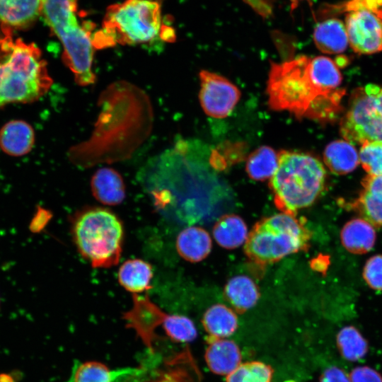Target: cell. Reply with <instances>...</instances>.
Instances as JSON below:
<instances>
[{"mask_svg": "<svg viewBox=\"0 0 382 382\" xmlns=\"http://www.w3.org/2000/svg\"><path fill=\"white\" fill-rule=\"evenodd\" d=\"M99 105L101 110L91 137L69 151L70 161L78 167L127 159L150 133L151 104L137 86L115 82L102 93Z\"/></svg>", "mask_w": 382, "mask_h": 382, "instance_id": "1", "label": "cell"}, {"mask_svg": "<svg viewBox=\"0 0 382 382\" xmlns=\"http://www.w3.org/2000/svg\"><path fill=\"white\" fill-rule=\"evenodd\" d=\"M342 76L332 59L300 55L271 63L267 94L272 110L288 111L298 118L332 119L344 94Z\"/></svg>", "mask_w": 382, "mask_h": 382, "instance_id": "2", "label": "cell"}, {"mask_svg": "<svg viewBox=\"0 0 382 382\" xmlns=\"http://www.w3.org/2000/svg\"><path fill=\"white\" fill-rule=\"evenodd\" d=\"M0 38V107L28 103L44 96L52 84L46 62L34 43L13 40L4 27Z\"/></svg>", "mask_w": 382, "mask_h": 382, "instance_id": "3", "label": "cell"}, {"mask_svg": "<svg viewBox=\"0 0 382 382\" xmlns=\"http://www.w3.org/2000/svg\"><path fill=\"white\" fill-rule=\"evenodd\" d=\"M326 172L316 157L303 152L280 151L278 166L270 187L276 207L282 212L296 214L311 205L322 192Z\"/></svg>", "mask_w": 382, "mask_h": 382, "instance_id": "4", "label": "cell"}, {"mask_svg": "<svg viewBox=\"0 0 382 382\" xmlns=\"http://www.w3.org/2000/svg\"><path fill=\"white\" fill-rule=\"evenodd\" d=\"M41 14L64 48L62 59L81 86L93 84L95 46L88 26L77 18L76 0H42Z\"/></svg>", "mask_w": 382, "mask_h": 382, "instance_id": "5", "label": "cell"}, {"mask_svg": "<svg viewBox=\"0 0 382 382\" xmlns=\"http://www.w3.org/2000/svg\"><path fill=\"white\" fill-rule=\"evenodd\" d=\"M160 4L151 0H127L109 6L103 28L93 37L95 48L121 45H144L172 37L173 30H163Z\"/></svg>", "mask_w": 382, "mask_h": 382, "instance_id": "6", "label": "cell"}, {"mask_svg": "<svg viewBox=\"0 0 382 382\" xmlns=\"http://www.w3.org/2000/svg\"><path fill=\"white\" fill-rule=\"evenodd\" d=\"M72 234L80 254L94 268H109L119 262L124 229L117 216L108 209L92 207L77 214Z\"/></svg>", "mask_w": 382, "mask_h": 382, "instance_id": "7", "label": "cell"}, {"mask_svg": "<svg viewBox=\"0 0 382 382\" xmlns=\"http://www.w3.org/2000/svg\"><path fill=\"white\" fill-rule=\"evenodd\" d=\"M311 237L304 219L282 212L265 218L253 226L244 251L252 262L265 265L306 249Z\"/></svg>", "mask_w": 382, "mask_h": 382, "instance_id": "8", "label": "cell"}, {"mask_svg": "<svg viewBox=\"0 0 382 382\" xmlns=\"http://www.w3.org/2000/svg\"><path fill=\"white\" fill-rule=\"evenodd\" d=\"M340 132L352 144L382 141V86L369 83L354 90Z\"/></svg>", "mask_w": 382, "mask_h": 382, "instance_id": "9", "label": "cell"}, {"mask_svg": "<svg viewBox=\"0 0 382 382\" xmlns=\"http://www.w3.org/2000/svg\"><path fill=\"white\" fill-rule=\"evenodd\" d=\"M345 13L349 45L356 53L372 54L382 51V0H347L330 5L322 12Z\"/></svg>", "mask_w": 382, "mask_h": 382, "instance_id": "10", "label": "cell"}, {"mask_svg": "<svg viewBox=\"0 0 382 382\" xmlns=\"http://www.w3.org/2000/svg\"><path fill=\"white\" fill-rule=\"evenodd\" d=\"M199 98L204 112L214 118L228 116L238 103L241 91L226 78L202 70Z\"/></svg>", "mask_w": 382, "mask_h": 382, "instance_id": "11", "label": "cell"}, {"mask_svg": "<svg viewBox=\"0 0 382 382\" xmlns=\"http://www.w3.org/2000/svg\"><path fill=\"white\" fill-rule=\"evenodd\" d=\"M141 371L140 369L131 367L112 369L96 361H76L65 382H120Z\"/></svg>", "mask_w": 382, "mask_h": 382, "instance_id": "12", "label": "cell"}, {"mask_svg": "<svg viewBox=\"0 0 382 382\" xmlns=\"http://www.w3.org/2000/svg\"><path fill=\"white\" fill-rule=\"evenodd\" d=\"M207 342L205 360L213 373L228 375L241 364V351L233 341L208 336Z\"/></svg>", "mask_w": 382, "mask_h": 382, "instance_id": "13", "label": "cell"}, {"mask_svg": "<svg viewBox=\"0 0 382 382\" xmlns=\"http://www.w3.org/2000/svg\"><path fill=\"white\" fill-rule=\"evenodd\" d=\"M91 188L96 199L107 206L121 204L126 195L122 177L112 168L98 169L91 178Z\"/></svg>", "mask_w": 382, "mask_h": 382, "instance_id": "14", "label": "cell"}, {"mask_svg": "<svg viewBox=\"0 0 382 382\" xmlns=\"http://www.w3.org/2000/svg\"><path fill=\"white\" fill-rule=\"evenodd\" d=\"M313 40L318 49L325 54H340L349 45L345 22L330 17L319 21L313 30Z\"/></svg>", "mask_w": 382, "mask_h": 382, "instance_id": "15", "label": "cell"}, {"mask_svg": "<svg viewBox=\"0 0 382 382\" xmlns=\"http://www.w3.org/2000/svg\"><path fill=\"white\" fill-rule=\"evenodd\" d=\"M35 132L33 127L23 120H12L0 130V147L6 154L20 156L33 148Z\"/></svg>", "mask_w": 382, "mask_h": 382, "instance_id": "16", "label": "cell"}, {"mask_svg": "<svg viewBox=\"0 0 382 382\" xmlns=\"http://www.w3.org/2000/svg\"><path fill=\"white\" fill-rule=\"evenodd\" d=\"M42 0H0V22L5 27L25 28L41 14Z\"/></svg>", "mask_w": 382, "mask_h": 382, "instance_id": "17", "label": "cell"}, {"mask_svg": "<svg viewBox=\"0 0 382 382\" xmlns=\"http://www.w3.org/2000/svg\"><path fill=\"white\" fill-rule=\"evenodd\" d=\"M176 248L178 254L185 260L197 262L209 254L212 249V239L204 228L189 226L178 234Z\"/></svg>", "mask_w": 382, "mask_h": 382, "instance_id": "18", "label": "cell"}, {"mask_svg": "<svg viewBox=\"0 0 382 382\" xmlns=\"http://www.w3.org/2000/svg\"><path fill=\"white\" fill-rule=\"evenodd\" d=\"M376 231L374 226L363 218L348 221L341 231L343 246L350 253L364 254L374 245Z\"/></svg>", "mask_w": 382, "mask_h": 382, "instance_id": "19", "label": "cell"}, {"mask_svg": "<svg viewBox=\"0 0 382 382\" xmlns=\"http://www.w3.org/2000/svg\"><path fill=\"white\" fill-rule=\"evenodd\" d=\"M363 190L357 199L362 215L377 226H382V174L367 175L362 181Z\"/></svg>", "mask_w": 382, "mask_h": 382, "instance_id": "20", "label": "cell"}, {"mask_svg": "<svg viewBox=\"0 0 382 382\" xmlns=\"http://www.w3.org/2000/svg\"><path fill=\"white\" fill-rule=\"evenodd\" d=\"M323 159L329 170L336 175L352 172L360 163L359 155L354 144L345 139L335 140L328 144Z\"/></svg>", "mask_w": 382, "mask_h": 382, "instance_id": "21", "label": "cell"}, {"mask_svg": "<svg viewBox=\"0 0 382 382\" xmlns=\"http://www.w3.org/2000/svg\"><path fill=\"white\" fill-rule=\"evenodd\" d=\"M224 296L236 312L243 313L256 304L260 293L252 279L245 275H238L226 283Z\"/></svg>", "mask_w": 382, "mask_h": 382, "instance_id": "22", "label": "cell"}, {"mask_svg": "<svg viewBox=\"0 0 382 382\" xmlns=\"http://www.w3.org/2000/svg\"><path fill=\"white\" fill-rule=\"evenodd\" d=\"M153 276L151 265L141 259H130L122 263L118 270V282L127 291L137 294L151 288Z\"/></svg>", "mask_w": 382, "mask_h": 382, "instance_id": "23", "label": "cell"}, {"mask_svg": "<svg viewBox=\"0 0 382 382\" xmlns=\"http://www.w3.org/2000/svg\"><path fill=\"white\" fill-rule=\"evenodd\" d=\"M213 236L220 246L227 249H233L246 241L247 226L239 216L226 214L221 216L214 224Z\"/></svg>", "mask_w": 382, "mask_h": 382, "instance_id": "24", "label": "cell"}, {"mask_svg": "<svg viewBox=\"0 0 382 382\" xmlns=\"http://www.w3.org/2000/svg\"><path fill=\"white\" fill-rule=\"evenodd\" d=\"M202 325L209 336L224 338L231 335L238 327L236 313L223 304H214L204 313Z\"/></svg>", "mask_w": 382, "mask_h": 382, "instance_id": "25", "label": "cell"}, {"mask_svg": "<svg viewBox=\"0 0 382 382\" xmlns=\"http://www.w3.org/2000/svg\"><path fill=\"white\" fill-rule=\"evenodd\" d=\"M277 166L278 153L270 146H262L248 156L246 172L253 180H265L272 178Z\"/></svg>", "mask_w": 382, "mask_h": 382, "instance_id": "26", "label": "cell"}, {"mask_svg": "<svg viewBox=\"0 0 382 382\" xmlns=\"http://www.w3.org/2000/svg\"><path fill=\"white\" fill-rule=\"evenodd\" d=\"M337 346L342 356L349 361H357L365 356L368 344L353 326L342 328L337 335Z\"/></svg>", "mask_w": 382, "mask_h": 382, "instance_id": "27", "label": "cell"}, {"mask_svg": "<svg viewBox=\"0 0 382 382\" xmlns=\"http://www.w3.org/2000/svg\"><path fill=\"white\" fill-rule=\"evenodd\" d=\"M273 369L260 361L241 364L226 378V382H271Z\"/></svg>", "mask_w": 382, "mask_h": 382, "instance_id": "28", "label": "cell"}, {"mask_svg": "<svg viewBox=\"0 0 382 382\" xmlns=\"http://www.w3.org/2000/svg\"><path fill=\"white\" fill-rule=\"evenodd\" d=\"M162 328L170 339L176 342H188L195 339L197 330L193 322L182 315H166Z\"/></svg>", "mask_w": 382, "mask_h": 382, "instance_id": "29", "label": "cell"}, {"mask_svg": "<svg viewBox=\"0 0 382 382\" xmlns=\"http://www.w3.org/2000/svg\"><path fill=\"white\" fill-rule=\"evenodd\" d=\"M359 155L360 163L368 175L382 174V141L362 144Z\"/></svg>", "mask_w": 382, "mask_h": 382, "instance_id": "30", "label": "cell"}, {"mask_svg": "<svg viewBox=\"0 0 382 382\" xmlns=\"http://www.w3.org/2000/svg\"><path fill=\"white\" fill-rule=\"evenodd\" d=\"M363 275L371 288L382 290V255H374L367 260Z\"/></svg>", "mask_w": 382, "mask_h": 382, "instance_id": "31", "label": "cell"}, {"mask_svg": "<svg viewBox=\"0 0 382 382\" xmlns=\"http://www.w3.org/2000/svg\"><path fill=\"white\" fill-rule=\"evenodd\" d=\"M350 382H382L381 374L369 366H359L349 374Z\"/></svg>", "mask_w": 382, "mask_h": 382, "instance_id": "32", "label": "cell"}, {"mask_svg": "<svg viewBox=\"0 0 382 382\" xmlns=\"http://www.w3.org/2000/svg\"><path fill=\"white\" fill-rule=\"evenodd\" d=\"M320 382H350L349 376L342 369L332 366L321 375Z\"/></svg>", "mask_w": 382, "mask_h": 382, "instance_id": "33", "label": "cell"}, {"mask_svg": "<svg viewBox=\"0 0 382 382\" xmlns=\"http://www.w3.org/2000/svg\"><path fill=\"white\" fill-rule=\"evenodd\" d=\"M248 4L256 13L262 17H268L272 13V0H243Z\"/></svg>", "mask_w": 382, "mask_h": 382, "instance_id": "34", "label": "cell"}, {"mask_svg": "<svg viewBox=\"0 0 382 382\" xmlns=\"http://www.w3.org/2000/svg\"><path fill=\"white\" fill-rule=\"evenodd\" d=\"M301 0H291V8L293 11L298 5L299 1Z\"/></svg>", "mask_w": 382, "mask_h": 382, "instance_id": "35", "label": "cell"}, {"mask_svg": "<svg viewBox=\"0 0 382 382\" xmlns=\"http://www.w3.org/2000/svg\"><path fill=\"white\" fill-rule=\"evenodd\" d=\"M291 382V381H290ZM292 382V381H291Z\"/></svg>", "mask_w": 382, "mask_h": 382, "instance_id": "36", "label": "cell"}]
</instances>
